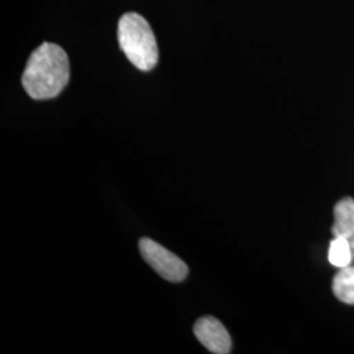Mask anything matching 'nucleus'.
<instances>
[{
  "label": "nucleus",
  "instance_id": "obj_3",
  "mask_svg": "<svg viewBox=\"0 0 354 354\" xmlns=\"http://www.w3.org/2000/svg\"><path fill=\"white\" fill-rule=\"evenodd\" d=\"M142 257L152 269L169 282H181L188 276V266L177 257L175 253L168 251L159 243L143 238L140 241Z\"/></svg>",
  "mask_w": 354,
  "mask_h": 354
},
{
  "label": "nucleus",
  "instance_id": "obj_7",
  "mask_svg": "<svg viewBox=\"0 0 354 354\" xmlns=\"http://www.w3.org/2000/svg\"><path fill=\"white\" fill-rule=\"evenodd\" d=\"M328 260L332 266L340 269L351 266L353 253L348 238L333 236V241L329 243Z\"/></svg>",
  "mask_w": 354,
  "mask_h": 354
},
{
  "label": "nucleus",
  "instance_id": "obj_8",
  "mask_svg": "<svg viewBox=\"0 0 354 354\" xmlns=\"http://www.w3.org/2000/svg\"><path fill=\"white\" fill-rule=\"evenodd\" d=\"M349 243H351V248H352V253H353L354 259V235L353 236H351V238H349Z\"/></svg>",
  "mask_w": 354,
  "mask_h": 354
},
{
  "label": "nucleus",
  "instance_id": "obj_1",
  "mask_svg": "<svg viewBox=\"0 0 354 354\" xmlns=\"http://www.w3.org/2000/svg\"><path fill=\"white\" fill-rule=\"evenodd\" d=\"M70 80V62L66 51L50 42L42 44L28 59L23 87L35 100L57 97Z\"/></svg>",
  "mask_w": 354,
  "mask_h": 354
},
{
  "label": "nucleus",
  "instance_id": "obj_5",
  "mask_svg": "<svg viewBox=\"0 0 354 354\" xmlns=\"http://www.w3.org/2000/svg\"><path fill=\"white\" fill-rule=\"evenodd\" d=\"M335 223L332 227L333 236L351 238L354 235V200L342 198L335 206Z\"/></svg>",
  "mask_w": 354,
  "mask_h": 354
},
{
  "label": "nucleus",
  "instance_id": "obj_6",
  "mask_svg": "<svg viewBox=\"0 0 354 354\" xmlns=\"http://www.w3.org/2000/svg\"><path fill=\"white\" fill-rule=\"evenodd\" d=\"M332 290L342 304H354V266H345L336 273Z\"/></svg>",
  "mask_w": 354,
  "mask_h": 354
},
{
  "label": "nucleus",
  "instance_id": "obj_2",
  "mask_svg": "<svg viewBox=\"0 0 354 354\" xmlns=\"http://www.w3.org/2000/svg\"><path fill=\"white\" fill-rule=\"evenodd\" d=\"M118 42L127 59L142 71L152 70L159 59L151 26L138 13H125L118 21Z\"/></svg>",
  "mask_w": 354,
  "mask_h": 354
},
{
  "label": "nucleus",
  "instance_id": "obj_4",
  "mask_svg": "<svg viewBox=\"0 0 354 354\" xmlns=\"http://www.w3.org/2000/svg\"><path fill=\"white\" fill-rule=\"evenodd\" d=\"M194 335L203 346L215 354H227L231 352V336L226 327L213 317L198 319L194 326Z\"/></svg>",
  "mask_w": 354,
  "mask_h": 354
}]
</instances>
